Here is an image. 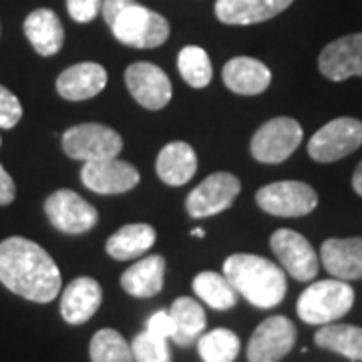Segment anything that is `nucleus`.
<instances>
[{"instance_id":"obj_34","label":"nucleus","mask_w":362,"mask_h":362,"mask_svg":"<svg viewBox=\"0 0 362 362\" xmlns=\"http://www.w3.org/2000/svg\"><path fill=\"white\" fill-rule=\"evenodd\" d=\"M145 330H149V332H153L157 337H163L169 340V338L173 337V320H171L169 312H156V314L147 320V328H145Z\"/></svg>"},{"instance_id":"obj_25","label":"nucleus","mask_w":362,"mask_h":362,"mask_svg":"<svg viewBox=\"0 0 362 362\" xmlns=\"http://www.w3.org/2000/svg\"><path fill=\"white\" fill-rule=\"evenodd\" d=\"M157 232L147 223H129L117 230L105 244L107 254L113 259L125 262L143 256L149 247L156 244Z\"/></svg>"},{"instance_id":"obj_23","label":"nucleus","mask_w":362,"mask_h":362,"mask_svg":"<svg viewBox=\"0 0 362 362\" xmlns=\"http://www.w3.org/2000/svg\"><path fill=\"white\" fill-rule=\"evenodd\" d=\"M165 278V258L147 256L121 276V288L135 298H153L161 292Z\"/></svg>"},{"instance_id":"obj_14","label":"nucleus","mask_w":362,"mask_h":362,"mask_svg":"<svg viewBox=\"0 0 362 362\" xmlns=\"http://www.w3.org/2000/svg\"><path fill=\"white\" fill-rule=\"evenodd\" d=\"M125 83L131 97L149 111L163 109L173 95L168 73L153 63H133L127 66Z\"/></svg>"},{"instance_id":"obj_20","label":"nucleus","mask_w":362,"mask_h":362,"mask_svg":"<svg viewBox=\"0 0 362 362\" xmlns=\"http://www.w3.org/2000/svg\"><path fill=\"white\" fill-rule=\"evenodd\" d=\"M221 77L226 87L235 95H259L272 83L270 69L252 57H235L228 61L221 71Z\"/></svg>"},{"instance_id":"obj_22","label":"nucleus","mask_w":362,"mask_h":362,"mask_svg":"<svg viewBox=\"0 0 362 362\" xmlns=\"http://www.w3.org/2000/svg\"><path fill=\"white\" fill-rule=\"evenodd\" d=\"M156 169L159 180L171 187L185 185L197 171V156L194 147L185 141L168 143L157 156Z\"/></svg>"},{"instance_id":"obj_19","label":"nucleus","mask_w":362,"mask_h":362,"mask_svg":"<svg viewBox=\"0 0 362 362\" xmlns=\"http://www.w3.org/2000/svg\"><path fill=\"white\" fill-rule=\"evenodd\" d=\"M107 71L97 63H78L57 78V90L66 101H87L107 87Z\"/></svg>"},{"instance_id":"obj_24","label":"nucleus","mask_w":362,"mask_h":362,"mask_svg":"<svg viewBox=\"0 0 362 362\" xmlns=\"http://www.w3.org/2000/svg\"><path fill=\"white\" fill-rule=\"evenodd\" d=\"M169 316L173 320L171 340L177 346H192L206 330V312L194 298H177L169 308Z\"/></svg>"},{"instance_id":"obj_13","label":"nucleus","mask_w":362,"mask_h":362,"mask_svg":"<svg viewBox=\"0 0 362 362\" xmlns=\"http://www.w3.org/2000/svg\"><path fill=\"white\" fill-rule=\"evenodd\" d=\"M141 180L135 165H131L123 159H101V161H89L81 169V181L90 192L101 195L125 194L133 189Z\"/></svg>"},{"instance_id":"obj_3","label":"nucleus","mask_w":362,"mask_h":362,"mask_svg":"<svg viewBox=\"0 0 362 362\" xmlns=\"http://www.w3.org/2000/svg\"><path fill=\"white\" fill-rule=\"evenodd\" d=\"M101 11L121 45L131 49H156L168 40V21L135 0H105Z\"/></svg>"},{"instance_id":"obj_38","label":"nucleus","mask_w":362,"mask_h":362,"mask_svg":"<svg viewBox=\"0 0 362 362\" xmlns=\"http://www.w3.org/2000/svg\"><path fill=\"white\" fill-rule=\"evenodd\" d=\"M0 145H2V139H0Z\"/></svg>"},{"instance_id":"obj_11","label":"nucleus","mask_w":362,"mask_h":362,"mask_svg":"<svg viewBox=\"0 0 362 362\" xmlns=\"http://www.w3.org/2000/svg\"><path fill=\"white\" fill-rule=\"evenodd\" d=\"M242 192V181L233 173L218 171L202 181L185 199V209L192 218H209L232 207Z\"/></svg>"},{"instance_id":"obj_12","label":"nucleus","mask_w":362,"mask_h":362,"mask_svg":"<svg viewBox=\"0 0 362 362\" xmlns=\"http://www.w3.org/2000/svg\"><path fill=\"white\" fill-rule=\"evenodd\" d=\"M296 344V326L286 316H270L254 330L247 344L250 362H280Z\"/></svg>"},{"instance_id":"obj_27","label":"nucleus","mask_w":362,"mask_h":362,"mask_svg":"<svg viewBox=\"0 0 362 362\" xmlns=\"http://www.w3.org/2000/svg\"><path fill=\"white\" fill-rule=\"evenodd\" d=\"M194 292L207 306L216 310H230L238 302V292L226 276L218 272H202L194 278Z\"/></svg>"},{"instance_id":"obj_21","label":"nucleus","mask_w":362,"mask_h":362,"mask_svg":"<svg viewBox=\"0 0 362 362\" xmlns=\"http://www.w3.org/2000/svg\"><path fill=\"white\" fill-rule=\"evenodd\" d=\"M25 35L40 57H52L63 49L65 28L51 8H37L26 16Z\"/></svg>"},{"instance_id":"obj_37","label":"nucleus","mask_w":362,"mask_h":362,"mask_svg":"<svg viewBox=\"0 0 362 362\" xmlns=\"http://www.w3.org/2000/svg\"><path fill=\"white\" fill-rule=\"evenodd\" d=\"M192 235H194V238H206V232H204L202 228H194V230H192Z\"/></svg>"},{"instance_id":"obj_28","label":"nucleus","mask_w":362,"mask_h":362,"mask_svg":"<svg viewBox=\"0 0 362 362\" xmlns=\"http://www.w3.org/2000/svg\"><path fill=\"white\" fill-rule=\"evenodd\" d=\"M197 352L204 362H233L240 354V338L228 328H216L199 337Z\"/></svg>"},{"instance_id":"obj_4","label":"nucleus","mask_w":362,"mask_h":362,"mask_svg":"<svg viewBox=\"0 0 362 362\" xmlns=\"http://www.w3.org/2000/svg\"><path fill=\"white\" fill-rule=\"evenodd\" d=\"M354 304V290L349 282L328 278L310 284L298 298V316L306 324L326 326L344 314H349Z\"/></svg>"},{"instance_id":"obj_8","label":"nucleus","mask_w":362,"mask_h":362,"mask_svg":"<svg viewBox=\"0 0 362 362\" xmlns=\"http://www.w3.org/2000/svg\"><path fill=\"white\" fill-rule=\"evenodd\" d=\"M256 204L270 216L300 218L314 211L318 206V194L304 181H276L258 189Z\"/></svg>"},{"instance_id":"obj_17","label":"nucleus","mask_w":362,"mask_h":362,"mask_svg":"<svg viewBox=\"0 0 362 362\" xmlns=\"http://www.w3.org/2000/svg\"><path fill=\"white\" fill-rule=\"evenodd\" d=\"M292 2L294 0H218L216 16L223 25H258L284 13Z\"/></svg>"},{"instance_id":"obj_16","label":"nucleus","mask_w":362,"mask_h":362,"mask_svg":"<svg viewBox=\"0 0 362 362\" xmlns=\"http://www.w3.org/2000/svg\"><path fill=\"white\" fill-rule=\"evenodd\" d=\"M324 270L332 278L350 282L362 278V238H330L320 247Z\"/></svg>"},{"instance_id":"obj_35","label":"nucleus","mask_w":362,"mask_h":362,"mask_svg":"<svg viewBox=\"0 0 362 362\" xmlns=\"http://www.w3.org/2000/svg\"><path fill=\"white\" fill-rule=\"evenodd\" d=\"M16 197V185L8 171L0 165V206H11Z\"/></svg>"},{"instance_id":"obj_29","label":"nucleus","mask_w":362,"mask_h":362,"mask_svg":"<svg viewBox=\"0 0 362 362\" xmlns=\"http://www.w3.org/2000/svg\"><path fill=\"white\" fill-rule=\"evenodd\" d=\"M177 69L183 81L194 87V89H204L211 83L214 71H211V61L207 52L202 47H185L177 57Z\"/></svg>"},{"instance_id":"obj_10","label":"nucleus","mask_w":362,"mask_h":362,"mask_svg":"<svg viewBox=\"0 0 362 362\" xmlns=\"http://www.w3.org/2000/svg\"><path fill=\"white\" fill-rule=\"evenodd\" d=\"M270 247L282 268L298 282H310L318 276V254L302 233L286 228L276 230L270 238Z\"/></svg>"},{"instance_id":"obj_31","label":"nucleus","mask_w":362,"mask_h":362,"mask_svg":"<svg viewBox=\"0 0 362 362\" xmlns=\"http://www.w3.org/2000/svg\"><path fill=\"white\" fill-rule=\"evenodd\" d=\"M131 352L135 362H171L168 338L157 337L149 330L135 337L131 344Z\"/></svg>"},{"instance_id":"obj_1","label":"nucleus","mask_w":362,"mask_h":362,"mask_svg":"<svg viewBox=\"0 0 362 362\" xmlns=\"http://www.w3.org/2000/svg\"><path fill=\"white\" fill-rule=\"evenodd\" d=\"M0 282L21 298L49 304L61 292V272L47 250L14 235L0 242Z\"/></svg>"},{"instance_id":"obj_30","label":"nucleus","mask_w":362,"mask_h":362,"mask_svg":"<svg viewBox=\"0 0 362 362\" xmlns=\"http://www.w3.org/2000/svg\"><path fill=\"white\" fill-rule=\"evenodd\" d=\"M89 350L93 362H135L127 340L113 328L99 330L90 340Z\"/></svg>"},{"instance_id":"obj_32","label":"nucleus","mask_w":362,"mask_h":362,"mask_svg":"<svg viewBox=\"0 0 362 362\" xmlns=\"http://www.w3.org/2000/svg\"><path fill=\"white\" fill-rule=\"evenodd\" d=\"M23 119V105L13 90L0 85V129H13Z\"/></svg>"},{"instance_id":"obj_2","label":"nucleus","mask_w":362,"mask_h":362,"mask_svg":"<svg viewBox=\"0 0 362 362\" xmlns=\"http://www.w3.org/2000/svg\"><path fill=\"white\" fill-rule=\"evenodd\" d=\"M223 276L235 288L238 294L246 298L258 308H274L286 296L284 270L270 259L256 254H233L223 262Z\"/></svg>"},{"instance_id":"obj_15","label":"nucleus","mask_w":362,"mask_h":362,"mask_svg":"<svg viewBox=\"0 0 362 362\" xmlns=\"http://www.w3.org/2000/svg\"><path fill=\"white\" fill-rule=\"evenodd\" d=\"M318 69L324 77L334 83L362 77V33L326 45L318 57Z\"/></svg>"},{"instance_id":"obj_5","label":"nucleus","mask_w":362,"mask_h":362,"mask_svg":"<svg viewBox=\"0 0 362 362\" xmlns=\"http://www.w3.org/2000/svg\"><path fill=\"white\" fill-rule=\"evenodd\" d=\"M302 137L304 131L296 119L274 117L254 133L250 151L259 163H270V165L282 163L296 151L298 145L302 143Z\"/></svg>"},{"instance_id":"obj_9","label":"nucleus","mask_w":362,"mask_h":362,"mask_svg":"<svg viewBox=\"0 0 362 362\" xmlns=\"http://www.w3.org/2000/svg\"><path fill=\"white\" fill-rule=\"evenodd\" d=\"M45 214L54 230L71 235L89 232L99 221V211L73 189H59L49 195Z\"/></svg>"},{"instance_id":"obj_36","label":"nucleus","mask_w":362,"mask_h":362,"mask_svg":"<svg viewBox=\"0 0 362 362\" xmlns=\"http://www.w3.org/2000/svg\"><path fill=\"white\" fill-rule=\"evenodd\" d=\"M352 187H354V192L362 197V161L356 165V169H354V175H352Z\"/></svg>"},{"instance_id":"obj_26","label":"nucleus","mask_w":362,"mask_h":362,"mask_svg":"<svg viewBox=\"0 0 362 362\" xmlns=\"http://www.w3.org/2000/svg\"><path fill=\"white\" fill-rule=\"evenodd\" d=\"M314 342L320 349L332 350L350 361L362 362V328L350 326V324H326L322 326Z\"/></svg>"},{"instance_id":"obj_18","label":"nucleus","mask_w":362,"mask_h":362,"mask_svg":"<svg viewBox=\"0 0 362 362\" xmlns=\"http://www.w3.org/2000/svg\"><path fill=\"white\" fill-rule=\"evenodd\" d=\"M101 300H103V292H101L99 282L83 276V278L73 280L65 288L63 298H61V314L65 322L73 326L85 324L99 310Z\"/></svg>"},{"instance_id":"obj_33","label":"nucleus","mask_w":362,"mask_h":362,"mask_svg":"<svg viewBox=\"0 0 362 362\" xmlns=\"http://www.w3.org/2000/svg\"><path fill=\"white\" fill-rule=\"evenodd\" d=\"M101 6H103V0H66L69 16L81 25L95 21L97 14L101 13Z\"/></svg>"},{"instance_id":"obj_6","label":"nucleus","mask_w":362,"mask_h":362,"mask_svg":"<svg viewBox=\"0 0 362 362\" xmlns=\"http://www.w3.org/2000/svg\"><path fill=\"white\" fill-rule=\"evenodd\" d=\"M362 145V121L338 117L318 129L308 141V156L318 163H334L354 153Z\"/></svg>"},{"instance_id":"obj_7","label":"nucleus","mask_w":362,"mask_h":362,"mask_svg":"<svg viewBox=\"0 0 362 362\" xmlns=\"http://www.w3.org/2000/svg\"><path fill=\"white\" fill-rule=\"evenodd\" d=\"M123 149V139L115 129L101 123H83L65 131L63 151L78 161H101L117 157Z\"/></svg>"}]
</instances>
